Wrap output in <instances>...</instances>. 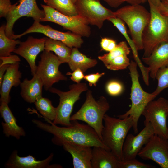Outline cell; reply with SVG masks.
<instances>
[{
    "instance_id": "obj_1",
    "label": "cell",
    "mask_w": 168,
    "mask_h": 168,
    "mask_svg": "<svg viewBox=\"0 0 168 168\" xmlns=\"http://www.w3.org/2000/svg\"><path fill=\"white\" fill-rule=\"evenodd\" d=\"M45 119L50 124L35 119L32 121L40 129L53 135L51 141L55 145L62 146L66 142L92 147H100L110 150L95 130L87 124L81 123L77 120H73L71 121V124L69 126L60 127L48 119Z\"/></svg>"
},
{
    "instance_id": "obj_2",
    "label": "cell",
    "mask_w": 168,
    "mask_h": 168,
    "mask_svg": "<svg viewBox=\"0 0 168 168\" xmlns=\"http://www.w3.org/2000/svg\"><path fill=\"white\" fill-rule=\"evenodd\" d=\"M103 121L102 140L116 158L121 161L123 160V144L128 133L133 128V118L130 116L123 119L117 118L106 114Z\"/></svg>"
},
{
    "instance_id": "obj_3",
    "label": "cell",
    "mask_w": 168,
    "mask_h": 168,
    "mask_svg": "<svg viewBox=\"0 0 168 168\" xmlns=\"http://www.w3.org/2000/svg\"><path fill=\"white\" fill-rule=\"evenodd\" d=\"M148 3L151 17L142 35L143 57L148 56L159 45L168 41V16L162 14L152 4Z\"/></svg>"
},
{
    "instance_id": "obj_4",
    "label": "cell",
    "mask_w": 168,
    "mask_h": 168,
    "mask_svg": "<svg viewBox=\"0 0 168 168\" xmlns=\"http://www.w3.org/2000/svg\"><path fill=\"white\" fill-rule=\"evenodd\" d=\"M109 108V104L104 96H100L96 100L91 91L89 90L85 102L79 110L71 116L70 121L80 120L86 123L95 130L102 140L104 118Z\"/></svg>"
},
{
    "instance_id": "obj_5",
    "label": "cell",
    "mask_w": 168,
    "mask_h": 168,
    "mask_svg": "<svg viewBox=\"0 0 168 168\" xmlns=\"http://www.w3.org/2000/svg\"><path fill=\"white\" fill-rule=\"evenodd\" d=\"M114 13L116 17L127 25L131 39L138 50H143L142 35L149 22L150 12L140 4L130 5L118 9Z\"/></svg>"
},
{
    "instance_id": "obj_6",
    "label": "cell",
    "mask_w": 168,
    "mask_h": 168,
    "mask_svg": "<svg viewBox=\"0 0 168 168\" xmlns=\"http://www.w3.org/2000/svg\"><path fill=\"white\" fill-rule=\"evenodd\" d=\"M137 66L135 61L132 60L128 67L132 81L130 97L131 102V107L124 114L117 116L119 118L121 119L129 116L132 118L133 128L135 133L138 132V121L144 108L156 96L153 92L148 93L142 87L139 80Z\"/></svg>"
},
{
    "instance_id": "obj_7",
    "label": "cell",
    "mask_w": 168,
    "mask_h": 168,
    "mask_svg": "<svg viewBox=\"0 0 168 168\" xmlns=\"http://www.w3.org/2000/svg\"><path fill=\"white\" fill-rule=\"evenodd\" d=\"M69 90L63 91L55 88L51 87L48 91L57 94L59 97V102L57 107V114L52 122L55 124L65 126L71 125L70 117L75 103L80 99L81 93L88 90V86L84 83H77L69 86Z\"/></svg>"
},
{
    "instance_id": "obj_8",
    "label": "cell",
    "mask_w": 168,
    "mask_h": 168,
    "mask_svg": "<svg viewBox=\"0 0 168 168\" xmlns=\"http://www.w3.org/2000/svg\"><path fill=\"white\" fill-rule=\"evenodd\" d=\"M45 12V16L41 21L51 22L62 26L64 29L79 35L88 37L91 34V28L86 21L77 15L73 16L63 14L54 8L41 4Z\"/></svg>"
},
{
    "instance_id": "obj_9",
    "label": "cell",
    "mask_w": 168,
    "mask_h": 168,
    "mask_svg": "<svg viewBox=\"0 0 168 168\" xmlns=\"http://www.w3.org/2000/svg\"><path fill=\"white\" fill-rule=\"evenodd\" d=\"M142 115L145 118L144 122L151 123L155 134L168 139V100L166 99L161 97L151 101L145 107Z\"/></svg>"
},
{
    "instance_id": "obj_10",
    "label": "cell",
    "mask_w": 168,
    "mask_h": 168,
    "mask_svg": "<svg viewBox=\"0 0 168 168\" xmlns=\"http://www.w3.org/2000/svg\"><path fill=\"white\" fill-rule=\"evenodd\" d=\"M40 58L36 74L42 80L45 90H48L54 83L60 81L67 80L59 70V66L63 63L57 56L51 51L44 50L40 55Z\"/></svg>"
},
{
    "instance_id": "obj_11",
    "label": "cell",
    "mask_w": 168,
    "mask_h": 168,
    "mask_svg": "<svg viewBox=\"0 0 168 168\" xmlns=\"http://www.w3.org/2000/svg\"><path fill=\"white\" fill-rule=\"evenodd\" d=\"M75 5L78 15L83 17L89 24L101 28L104 21L116 17L114 12L105 7L100 0H77Z\"/></svg>"
},
{
    "instance_id": "obj_12",
    "label": "cell",
    "mask_w": 168,
    "mask_h": 168,
    "mask_svg": "<svg viewBox=\"0 0 168 168\" xmlns=\"http://www.w3.org/2000/svg\"><path fill=\"white\" fill-rule=\"evenodd\" d=\"M44 10L38 7L36 0H20L13 9L5 18V33L11 39L14 34L12 30L14 25L17 20L23 16L32 17L35 21L40 22L45 16Z\"/></svg>"
},
{
    "instance_id": "obj_13",
    "label": "cell",
    "mask_w": 168,
    "mask_h": 168,
    "mask_svg": "<svg viewBox=\"0 0 168 168\" xmlns=\"http://www.w3.org/2000/svg\"><path fill=\"white\" fill-rule=\"evenodd\" d=\"M39 33L44 34L50 39L61 41L68 47L79 48L83 43L81 36L71 31L62 32L56 30L49 25H44L39 22L34 21L32 25L23 33L19 35L13 34L11 39L16 40L27 34Z\"/></svg>"
},
{
    "instance_id": "obj_14",
    "label": "cell",
    "mask_w": 168,
    "mask_h": 168,
    "mask_svg": "<svg viewBox=\"0 0 168 168\" xmlns=\"http://www.w3.org/2000/svg\"><path fill=\"white\" fill-rule=\"evenodd\" d=\"M138 155L143 160L154 161L162 168H168V141L153 135Z\"/></svg>"
},
{
    "instance_id": "obj_15",
    "label": "cell",
    "mask_w": 168,
    "mask_h": 168,
    "mask_svg": "<svg viewBox=\"0 0 168 168\" xmlns=\"http://www.w3.org/2000/svg\"><path fill=\"white\" fill-rule=\"evenodd\" d=\"M145 127L137 135H127L122 149L123 161L135 159L138 154L155 134L154 129L150 122H144Z\"/></svg>"
},
{
    "instance_id": "obj_16",
    "label": "cell",
    "mask_w": 168,
    "mask_h": 168,
    "mask_svg": "<svg viewBox=\"0 0 168 168\" xmlns=\"http://www.w3.org/2000/svg\"><path fill=\"white\" fill-rule=\"evenodd\" d=\"M46 38H34L29 36L27 40L21 42L19 46L13 52L23 58L27 62L30 68L31 74H36L37 66L35 60L39 54L44 50Z\"/></svg>"
},
{
    "instance_id": "obj_17",
    "label": "cell",
    "mask_w": 168,
    "mask_h": 168,
    "mask_svg": "<svg viewBox=\"0 0 168 168\" xmlns=\"http://www.w3.org/2000/svg\"><path fill=\"white\" fill-rule=\"evenodd\" d=\"M54 154L51 153L46 159L42 160H37L33 156L29 155L21 157L18 154L17 150L12 152L4 166L6 168H62L60 164H50Z\"/></svg>"
},
{
    "instance_id": "obj_18",
    "label": "cell",
    "mask_w": 168,
    "mask_h": 168,
    "mask_svg": "<svg viewBox=\"0 0 168 168\" xmlns=\"http://www.w3.org/2000/svg\"><path fill=\"white\" fill-rule=\"evenodd\" d=\"M148 66L149 76L153 79L160 68L168 67V41L163 43L155 48L150 55L142 58Z\"/></svg>"
},
{
    "instance_id": "obj_19",
    "label": "cell",
    "mask_w": 168,
    "mask_h": 168,
    "mask_svg": "<svg viewBox=\"0 0 168 168\" xmlns=\"http://www.w3.org/2000/svg\"><path fill=\"white\" fill-rule=\"evenodd\" d=\"M19 62L9 64L4 76L0 87V103H8L10 100L9 95L10 90L13 86L17 87L20 85L22 74L19 70Z\"/></svg>"
},
{
    "instance_id": "obj_20",
    "label": "cell",
    "mask_w": 168,
    "mask_h": 168,
    "mask_svg": "<svg viewBox=\"0 0 168 168\" xmlns=\"http://www.w3.org/2000/svg\"><path fill=\"white\" fill-rule=\"evenodd\" d=\"M62 146L72 155L74 168H92V147L66 142Z\"/></svg>"
},
{
    "instance_id": "obj_21",
    "label": "cell",
    "mask_w": 168,
    "mask_h": 168,
    "mask_svg": "<svg viewBox=\"0 0 168 168\" xmlns=\"http://www.w3.org/2000/svg\"><path fill=\"white\" fill-rule=\"evenodd\" d=\"M0 113L5 122H2L3 132L7 137H14L17 140L25 136L26 132L24 129L17 124L16 120L6 102L0 103Z\"/></svg>"
},
{
    "instance_id": "obj_22",
    "label": "cell",
    "mask_w": 168,
    "mask_h": 168,
    "mask_svg": "<svg viewBox=\"0 0 168 168\" xmlns=\"http://www.w3.org/2000/svg\"><path fill=\"white\" fill-rule=\"evenodd\" d=\"M121 162L110 150L100 147H92V168H120Z\"/></svg>"
},
{
    "instance_id": "obj_23",
    "label": "cell",
    "mask_w": 168,
    "mask_h": 168,
    "mask_svg": "<svg viewBox=\"0 0 168 168\" xmlns=\"http://www.w3.org/2000/svg\"><path fill=\"white\" fill-rule=\"evenodd\" d=\"M20 86V95L24 100L28 103H34L42 96L44 83L41 78L36 74L33 76L30 80L25 79L21 82Z\"/></svg>"
},
{
    "instance_id": "obj_24",
    "label": "cell",
    "mask_w": 168,
    "mask_h": 168,
    "mask_svg": "<svg viewBox=\"0 0 168 168\" xmlns=\"http://www.w3.org/2000/svg\"><path fill=\"white\" fill-rule=\"evenodd\" d=\"M108 20L112 23L126 39L132 50L135 61L141 71L144 83L146 84H148L149 83V69L148 67L145 66L140 59L138 54V50L134 43L128 34L124 22L117 17L110 18Z\"/></svg>"
},
{
    "instance_id": "obj_25",
    "label": "cell",
    "mask_w": 168,
    "mask_h": 168,
    "mask_svg": "<svg viewBox=\"0 0 168 168\" xmlns=\"http://www.w3.org/2000/svg\"><path fill=\"white\" fill-rule=\"evenodd\" d=\"M68 63L72 71L79 68L84 73L88 69L96 65L97 61L96 59L87 57L80 52L78 48L73 47L72 48Z\"/></svg>"
},
{
    "instance_id": "obj_26",
    "label": "cell",
    "mask_w": 168,
    "mask_h": 168,
    "mask_svg": "<svg viewBox=\"0 0 168 168\" xmlns=\"http://www.w3.org/2000/svg\"><path fill=\"white\" fill-rule=\"evenodd\" d=\"M44 50L54 52L63 63H68L72 48L68 47L61 41L46 38Z\"/></svg>"
},
{
    "instance_id": "obj_27",
    "label": "cell",
    "mask_w": 168,
    "mask_h": 168,
    "mask_svg": "<svg viewBox=\"0 0 168 168\" xmlns=\"http://www.w3.org/2000/svg\"><path fill=\"white\" fill-rule=\"evenodd\" d=\"M21 42L8 37L5 33V25H2L0 27V57L10 55L14 51L16 45Z\"/></svg>"
},
{
    "instance_id": "obj_28",
    "label": "cell",
    "mask_w": 168,
    "mask_h": 168,
    "mask_svg": "<svg viewBox=\"0 0 168 168\" xmlns=\"http://www.w3.org/2000/svg\"><path fill=\"white\" fill-rule=\"evenodd\" d=\"M34 103L37 109L44 118L51 121L55 119L57 114V108L53 106L49 99L42 96Z\"/></svg>"
},
{
    "instance_id": "obj_29",
    "label": "cell",
    "mask_w": 168,
    "mask_h": 168,
    "mask_svg": "<svg viewBox=\"0 0 168 168\" xmlns=\"http://www.w3.org/2000/svg\"><path fill=\"white\" fill-rule=\"evenodd\" d=\"M46 5L65 15L73 16L78 15L75 4L71 0H43Z\"/></svg>"
},
{
    "instance_id": "obj_30",
    "label": "cell",
    "mask_w": 168,
    "mask_h": 168,
    "mask_svg": "<svg viewBox=\"0 0 168 168\" xmlns=\"http://www.w3.org/2000/svg\"><path fill=\"white\" fill-rule=\"evenodd\" d=\"M130 49L126 41H122L117 44L114 50L103 55L99 56L98 58L105 66L111 60L119 56L122 54L128 55L130 53Z\"/></svg>"
},
{
    "instance_id": "obj_31",
    "label": "cell",
    "mask_w": 168,
    "mask_h": 168,
    "mask_svg": "<svg viewBox=\"0 0 168 168\" xmlns=\"http://www.w3.org/2000/svg\"><path fill=\"white\" fill-rule=\"evenodd\" d=\"M155 79L157 80L158 84L153 93L157 96L163 90L168 88V67L160 69L156 73Z\"/></svg>"
},
{
    "instance_id": "obj_32",
    "label": "cell",
    "mask_w": 168,
    "mask_h": 168,
    "mask_svg": "<svg viewBox=\"0 0 168 168\" xmlns=\"http://www.w3.org/2000/svg\"><path fill=\"white\" fill-rule=\"evenodd\" d=\"M128 55L122 54L111 60L105 66L109 69L113 70H124L128 67L130 63Z\"/></svg>"
},
{
    "instance_id": "obj_33",
    "label": "cell",
    "mask_w": 168,
    "mask_h": 168,
    "mask_svg": "<svg viewBox=\"0 0 168 168\" xmlns=\"http://www.w3.org/2000/svg\"><path fill=\"white\" fill-rule=\"evenodd\" d=\"M106 90L110 95L115 96L119 95L122 92L123 87L119 82L113 80L109 82L107 84Z\"/></svg>"
},
{
    "instance_id": "obj_34",
    "label": "cell",
    "mask_w": 168,
    "mask_h": 168,
    "mask_svg": "<svg viewBox=\"0 0 168 168\" xmlns=\"http://www.w3.org/2000/svg\"><path fill=\"white\" fill-rule=\"evenodd\" d=\"M154 166L138 161L136 158L121 162L120 168H151Z\"/></svg>"
},
{
    "instance_id": "obj_35",
    "label": "cell",
    "mask_w": 168,
    "mask_h": 168,
    "mask_svg": "<svg viewBox=\"0 0 168 168\" xmlns=\"http://www.w3.org/2000/svg\"><path fill=\"white\" fill-rule=\"evenodd\" d=\"M18 4H12L10 0H0V17L6 18L8 13Z\"/></svg>"
},
{
    "instance_id": "obj_36",
    "label": "cell",
    "mask_w": 168,
    "mask_h": 168,
    "mask_svg": "<svg viewBox=\"0 0 168 168\" xmlns=\"http://www.w3.org/2000/svg\"><path fill=\"white\" fill-rule=\"evenodd\" d=\"M100 44L102 49L109 52L114 50L117 44L114 40L107 38H102Z\"/></svg>"
},
{
    "instance_id": "obj_37",
    "label": "cell",
    "mask_w": 168,
    "mask_h": 168,
    "mask_svg": "<svg viewBox=\"0 0 168 168\" xmlns=\"http://www.w3.org/2000/svg\"><path fill=\"white\" fill-rule=\"evenodd\" d=\"M105 74V72L99 73L97 72L95 74H92L84 76V78L89 83V85L91 86L93 85L96 86V83L102 76Z\"/></svg>"
},
{
    "instance_id": "obj_38",
    "label": "cell",
    "mask_w": 168,
    "mask_h": 168,
    "mask_svg": "<svg viewBox=\"0 0 168 168\" xmlns=\"http://www.w3.org/2000/svg\"><path fill=\"white\" fill-rule=\"evenodd\" d=\"M0 66L4 64L15 63L21 61L18 56L15 55H10L7 57H0Z\"/></svg>"
},
{
    "instance_id": "obj_39",
    "label": "cell",
    "mask_w": 168,
    "mask_h": 168,
    "mask_svg": "<svg viewBox=\"0 0 168 168\" xmlns=\"http://www.w3.org/2000/svg\"><path fill=\"white\" fill-rule=\"evenodd\" d=\"M73 72L72 73L68 72L66 73V75H71L70 78L72 81L77 83H80V81L84 78L83 72L79 68Z\"/></svg>"
},
{
    "instance_id": "obj_40",
    "label": "cell",
    "mask_w": 168,
    "mask_h": 168,
    "mask_svg": "<svg viewBox=\"0 0 168 168\" xmlns=\"http://www.w3.org/2000/svg\"><path fill=\"white\" fill-rule=\"evenodd\" d=\"M106 2L110 7L116 8L119 6L124 2L125 0H102Z\"/></svg>"
},
{
    "instance_id": "obj_41",
    "label": "cell",
    "mask_w": 168,
    "mask_h": 168,
    "mask_svg": "<svg viewBox=\"0 0 168 168\" xmlns=\"http://www.w3.org/2000/svg\"><path fill=\"white\" fill-rule=\"evenodd\" d=\"M148 3H150L152 4L158 10L161 11L163 7V5L161 0H147Z\"/></svg>"
},
{
    "instance_id": "obj_42",
    "label": "cell",
    "mask_w": 168,
    "mask_h": 168,
    "mask_svg": "<svg viewBox=\"0 0 168 168\" xmlns=\"http://www.w3.org/2000/svg\"><path fill=\"white\" fill-rule=\"evenodd\" d=\"M9 65V64H4L0 66V86L2 84L4 74Z\"/></svg>"
},
{
    "instance_id": "obj_43",
    "label": "cell",
    "mask_w": 168,
    "mask_h": 168,
    "mask_svg": "<svg viewBox=\"0 0 168 168\" xmlns=\"http://www.w3.org/2000/svg\"><path fill=\"white\" fill-rule=\"evenodd\" d=\"M162 2L163 5V7L160 12L162 14L168 16V1Z\"/></svg>"
},
{
    "instance_id": "obj_44",
    "label": "cell",
    "mask_w": 168,
    "mask_h": 168,
    "mask_svg": "<svg viewBox=\"0 0 168 168\" xmlns=\"http://www.w3.org/2000/svg\"><path fill=\"white\" fill-rule=\"evenodd\" d=\"M147 0H125V2L130 5H135L140 4L146 2Z\"/></svg>"
},
{
    "instance_id": "obj_45",
    "label": "cell",
    "mask_w": 168,
    "mask_h": 168,
    "mask_svg": "<svg viewBox=\"0 0 168 168\" xmlns=\"http://www.w3.org/2000/svg\"><path fill=\"white\" fill-rule=\"evenodd\" d=\"M72 2L74 4L77 0H71Z\"/></svg>"
},
{
    "instance_id": "obj_46",
    "label": "cell",
    "mask_w": 168,
    "mask_h": 168,
    "mask_svg": "<svg viewBox=\"0 0 168 168\" xmlns=\"http://www.w3.org/2000/svg\"><path fill=\"white\" fill-rule=\"evenodd\" d=\"M162 2H164L168 1V0H161Z\"/></svg>"
},
{
    "instance_id": "obj_47",
    "label": "cell",
    "mask_w": 168,
    "mask_h": 168,
    "mask_svg": "<svg viewBox=\"0 0 168 168\" xmlns=\"http://www.w3.org/2000/svg\"><path fill=\"white\" fill-rule=\"evenodd\" d=\"M167 140H168V138Z\"/></svg>"
},
{
    "instance_id": "obj_48",
    "label": "cell",
    "mask_w": 168,
    "mask_h": 168,
    "mask_svg": "<svg viewBox=\"0 0 168 168\" xmlns=\"http://www.w3.org/2000/svg\"></svg>"
}]
</instances>
